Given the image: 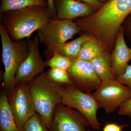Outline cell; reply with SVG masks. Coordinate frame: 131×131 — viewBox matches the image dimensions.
<instances>
[{
  "instance_id": "9a60e30c",
  "label": "cell",
  "mask_w": 131,
  "mask_h": 131,
  "mask_svg": "<svg viewBox=\"0 0 131 131\" xmlns=\"http://www.w3.org/2000/svg\"><path fill=\"white\" fill-rule=\"evenodd\" d=\"M90 62L102 81L115 79L112 70L111 52L107 49Z\"/></svg>"
},
{
  "instance_id": "7a4b0ae2",
  "label": "cell",
  "mask_w": 131,
  "mask_h": 131,
  "mask_svg": "<svg viewBox=\"0 0 131 131\" xmlns=\"http://www.w3.org/2000/svg\"><path fill=\"white\" fill-rule=\"evenodd\" d=\"M52 18L47 7L33 6L1 14V24L13 41L30 38Z\"/></svg>"
},
{
  "instance_id": "ffe728a7",
  "label": "cell",
  "mask_w": 131,
  "mask_h": 131,
  "mask_svg": "<svg viewBox=\"0 0 131 131\" xmlns=\"http://www.w3.org/2000/svg\"><path fill=\"white\" fill-rule=\"evenodd\" d=\"M74 60L55 52L46 63L47 66L51 68H58L67 71Z\"/></svg>"
},
{
  "instance_id": "484cf974",
  "label": "cell",
  "mask_w": 131,
  "mask_h": 131,
  "mask_svg": "<svg viewBox=\"0 0 131 131\" xmlns=\"http://www.w3.org/2000/svg\"><path fill=\"white\" fill-rule=\"evenodd\" d=\"M47 8L52 18L55 19L57 16V11L55 4L54 0H47Z\"/></svg>"
},
{
  "instance_id": "52a82bcc",
  "label": "cell",
  "mask_w": 131,
  "mask_h": 131,
  "mask_svg": "<svg viewBox=\"0 0 131 131\" xmlns=\"http://www.w3.org/2000/svg\"><path fill=\"white\" fill-rule=\"evenodd\" d=\"M7 97L15 120L17 125L22 129L27 121L37 113L29 83L21 82L16 84Z\"/></svg>"
},
{
  "instance_id": "8fae6325",
  "label": "cell",
  "mask_w": 131,
  "mask_h": 131,
  "mask_svg": "<svg viewBox=\"0 0 131 131\" xmlns=\"http://www.w3.org/2000/svg\"><path fill=\"white\" fill-rule=\"evenodd\" d=\"M67 71L73 85L85 93H91L102 82L90 61L75 59Z\"/></svg>"
},
{
  "instance_id": "f1b7e54d",
  "label": "cell",
  "mask_w": 131,
  "mask_h": 131,
  "mask_svg": "<svg viewBox=\"0 0 131 131\" xmlns=\"http://www.w3.org/2000/svg\"><path fill=\"white\" fill-rule=\"evenodd\" d=\"M88 131H91V130L90 129H88Z\"/></svg>"
},
{
  "instance_id": "3957f363",
  "label": "cell",
  "mask_w": 131,
  "mask_h": 131,
  "mask_svg": "<svg viewBox=\"0 0 131 131\" xmlns=\"http://www.w3.org/2000/svg\"><path fill=\"white\" fill-rule=\"evenodd\" d=\"M36 111L49 130L55 107L61 103V84L51 81L44 72L29 83Z\"/></svg>"
},
{
  "instance_id": "44dd1931",
  "label": "cell",
  "mask_w": 131,
  "mask_h": 131,
  "mask_svg": "<svg viewBox=\"0 0 131 131\" xmlns=\"http://www.w3.org/2000/svg\"><path fill=\"white\" fill-rule=\"evenodd\" d=\"M22 129V131H49L46 125L37 113L27 121Z\"/></svg>"
},
{
  "instance_id": "277c9868",
  "label": "cell",
  "mask_w": 131,
  "mask_h": 131,
  "mask_svg": "<svg viewBox=\"0 0 131 131\" xmlns=\"http://www.w3.org/2000/svg\"><path fill=\"white\" fill-rule=\"evenodd\" d=\"M2 42V59L5 67L3 85L7 95L16 86L15 76L19 67L28 56L29 51L28 40L13 41L3 25H0Z\"/></svg>"
},
{
  "instance_id": "9c48e42d",
  "label": "cell",
  "mask_w": 131,
  "mask_h": 131,
  "mask_svg": "<svg viewBox=\"0 0 131 131\" xmlns=\"http://www.w3.org/2000/svg\"><path fill=\"white\" fill-rule=\"evenodd\" d=\"M29 47L27 58L20 66L15 76L16 84L21 82L29 83L36 77L43 73L47 66L46 62L41 58L39 49V40L38 35L33 39L27 38Z\"/></svg>"
},
{
  "instance_id": "2e32d148",
  "label": "cell",
  "mask_w": 131,
  "mask_h": 131,
  "mask_svg": "<svg viewBox=\"0 0 131 131\" xmlns=\"http://www.w3.org/2000/svg\"><path fill=\"white\" fill-rule=\"evenodd\" d=\"M0 131H22L15 120L5 91H2L0 96Z\"/></svg>"
},
{
  "instance_id": "5bb4252c",
  "label": "cell",
  "mask_w": 131,
  "mask_h": 131,
  "mask_svg": "<svg viewBox=\"0 0 131 131\" xmlns=\"http://www.w3.org/2000/svg\"><path fill=\"white\" fill-rule=\"evenodd\" d=\"M91 36L92 35L90 34H82L79 37L70 42L59 44L47 48L45 54L47 57L51 58L52 54L56 52L72 59H76L78 57L82 46Z\"/></svg>"
},
{
  "instance_id": "e0dca14e",
  "label": "cell",
  "mask_w": 131,
  "mask_h": 131,
  "mask_svg": "<svg viewBox=\"0 0 131 131\" xmlns=\"http://www.w3.org/2000/svg\"><path fill=\"white\" fill-rule=\"evenodd\" d=\"M107 49L94 36H91L82 46L78 59L90 61Z\"/></svg>"
},
{
  "instance_id": "cb8c5ba5",
  "label": "cell",
  "mask_w": 131,
  "mask_h": 131,
  "mask_svg": "<svg viewBox=\"0 0 131 131\" xmlns=\"http://www.w3.org/2000/svg\"><path fill=\"white\" fill-rule=\"evenodd\" d=\"M124 35H126L131 42V13L125 19L122 26Z\"/></svg>"
},
{
  "instance_id": "ba28073f",
  "label": "cell",
  "mask_w": 131,
  "mask_h": 131,
  "mask_svg": "<svg viewBox=\"0 0 131 131\" xmlns=\"http://www.w3.org/2000/svg\"><path fill=\"white\" fill-rule=\"evenodd\" d=\"M80 28L73 20L51 18L38 31L39 41L48 47L65 43L80 33Z\"/></svg>"
},
{
  "instance_id": "d6986e66",
  "label": "cell",
  "mask_w": 131,
  "mask_h": 131,
  "mask_svg": "<svg viewBox=\"0 0 131 131\" xmlns=\"http://www.w3.org/2000/svg\"><path fill=\"white\" fill-rule=\"evenodd\" d=\"M46 74L50 80L57 84L73 85L67 71L58 68H51Z\"/></svg>"
},
{
  "instance_id": "d4e9b609",
  "label": "cell",
  "mask_w": 131,
  "mask_h": 131,
  "mask_svg": "<svg viewBox=\"0 0 131 131\" xmlns=\"http://www.w3.org/2000/svg\"><path fill=\"white\" fill-rule=\"evenodd\" d=\"M125 126L119 125L115 123H109L105 126L103 131H122Z\"/></svg>"
},
{
  "instance_id": "83f0119b",
  "label": "cell",
  "mask_w": 131,
  "mask_h": 131,
  "mask_svg": "<svg viewBox=\"0 0 131 131\" xmlns=\"http://www.w3.org/2000/svg\"><path fill=\"white\" fill-rule=\"evenodd\" d=\"M100 1H101V2L102 3H105L106 2L107 0H99Z\"/></svg>"
},
{
  "instance_id": "ac0fdd59",
  "label": "cell",
  "mask_w": 131,
  "mask_h": 131,
  "mask_svg": "<svg viewBox=\"0 0 131 131\" xmlns=\"http://www.w3.org/2000/svg\"><path fill=\"white\" fill-rule=\"evenodd\" d=\"M1 14L17 9H22L33 6H39L47 7L46 0H1Z\"/></svg>"
},
{
  "instance_id": "7c38bea8",
  "label": "cell",
  "mask_w": 131,
  "mask_h": 131,
  "mask_svg": "<svg viewBox=\"0 0 131 131\" xmlns=\"http://www.w3.org/2000/svg\"><path fill=\"white\" fill-rule=\"evenodd\" d=\"M57 18L70 19L90 16L97 11L88 3L77 0H54Z\"/></svg>"
},
{
  "instance_id": "8992f818",
  "label": "cell",
  "mask_w": 131,
  "mask_h": 131,
  "mask_svg": "<svg viewBox=\"0 0 131 131\" xmlns=\"http://www.w3.org/2000/svg\"><path fill=\"white\" fill-rule=\"evenodd\" d=\"M93 95L106 113L115 112L131 97V89L115 79L102 82Z\"/></svg>"
},
{
  "instance_id": "7402d4cb",
  "label": "cell",
  "mask_w": 131,
  "mask_h": 131,
  "mask_svg": "<svg viewBox=\"0 0 131 131\" xmlns=\"http://www.w3.org/2000/svg\"><path fill=\"white\" fill-rule=\"evenodd\" d=\"M115 80L131 89V64H128L125 72L121 75L116 77Z\"/></svg>"
},
{
  "instance_id": "603a6c76",
  "label": "cell",
  "mask_w": 131,
  "mask_h": 131,
  "mask_svg": "<svg viewBox=\"0 0 131 131\" xmlns=\"http://www.w3.org/2000/svg\"><path fill=\"white\" fill-rule=\"evenodd\" d=\"M118 114L131 117V97L119 107Z\"/></svg>"
},
{
  "instance_id": "30bf717a",
  "label": "cell",
  "mask_w": 131,
  "mask_h": 131,
  "mask_svg": "<svg viewBox=\"0 0 131 131\" xmlns=\"http://www.w3.org/2000/svg\"><path fill=\"white\" fill-rule=\"evenodd\" d=\"M88 119L77 110L60 103L54 110L49 131H88Z\"/></svg>"
},
{
  "instance_id": "5b68a950",
  "label": "cell",
  "mask_w": 131,
  "mask_h": 131,
  "mask_svg": "<svg viewBox=\"0 0 131 131\" xmlns=\"http://www.w3.org/2000/svg\"><path fill=\"white\" fill-rule=\"evenodd\" d=\"M61 103L68 107L74 108L88 119L94 130L100 128L97 112L100 107L93 94L85 93L73 85L61 84Z\"/></svg>"
},
{
  "instance_id": "6da1fadb",
  "label": "cell",
  "mask_w": 131,
  "mask_h": 131,
  "mask_svg": "<svg viewBox=\"0 0 131 131\" xmlns=\"http://www.w3.org/2000/svg\"><path fill=\"white\" fill-rule=\"evenodd\" d=\"M131 13V0H108L94 14L74 21L82 34L95 37L111 52L120 28Z\"/></svg>"
},
{
  "instance_id": "4fadbf2b",
  "label": "cell",
  "mask_w": 131,
  "mask_h": 131,
  "mask_svg": "<svg viewBox=\"0 0 131 131\" xmlns=\"http://www.w3.org/2000/svg\"><path fill=\"white\" fill-rule=\"evenodd\" d=\"M124 35L121 26L117 34L114 48L111 52L112 70L115 78L125 72L131 59V48L127 46Z\"/></svg>"
},
{
  "instance_id": "4316f807",
  "label": "cell",
  "mask_w": 131,
  "mask_h": 131,
  "mask_svg": "<svg viewBox=\"0 0 131 131\" xmlns=\"http://www.w3.org/2000/svg\"><path fill=\"white\" fill-rule=\"evenodd\" d=\"M77 1L88 3L94 8L97 11L102 7L103 4L99 0H77Z\"/></svg>"
}]
</instances>
